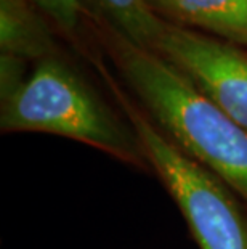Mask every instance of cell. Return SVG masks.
I'll list each match as a JSON object with an SVG mask.
<instances>
[{"label":"cell","instance_id":"cell-1","mask_svg":"<svg viewBox=\"0 0 247 249\" xmlns=\"http://www.w3.org/2000/svg\"><path fill=\"white\" fill-rule=\"evenodd\" d=\"M101 44L148 118L173 145L223 180L247 206V130L156 52L133 44L103 18Z\"/></svg>","mask_w":247,"mask_h":249},{"label":"cell","instance_id":"cell-2","mask_svg":"<svg viewBox=\"0 0 247 249\" xmlns=\"http://www.w3.org/2000/svg\"><path fill=\"white\" fill-rule=\"evenodd\" d=\"M0 130L66 137L136 169L151 171L143 145L129 121L120 119L58 55L35 63L21 89L2 103Z\"/></svg>","mask_w":247,"mask_h":249},{"label":"cell","instance_id":"cell-3","mask_svg":"<svg viewBox=\"0 0 247 249\" xmlns=\"http://www.w3.org/2000/svg\"><path fill=\"white\" fill-rule=\"evenodd\" d=\"M95 65L138 135L151 171L175 201L199 249H247L244 201L222 178L173 145L120 90L101 61Z\"/></svg>","mask_w":247,"mask_h":249},{"label":"cell","instance_id":"cell-4","mask_svg":"<svg viewBox=\"0 0 247 249\" xmlns=\"http://www.w3.org/2000/svg\"><path fill=\"white\" fill-rule=\"evenodd\" d=\"M152 52L247 130V52L201 31L165 21Z\"/></svg>","mask_w":247,"mask_h":249},{"label":"cell","instance_id":"cell-5","mask_svg":"<svg viewBox=\"0 0 247 249\" xmlns=\"http://www.w3.org/2000/svg\"><path fill=\"white\" fill-rule=\"evenodd\" d=\"M157 17L247 47V0H146Z\"/></svg>","mask_w":247,"mask_h":249},{"label":"cell","instance_id":"cell-6","mask_svg":"<svg viewBox=\"0 0 247 249\" xmlns=\"http://www.w3.org/2000/svg\"><path fill=\"white\" fill-rule=\"evenodd\" d=\"M0 49L26 61L56 55L49 26L28 0H0Z\"/></svg>","mask_w":247,"mask_h":249},{"label":"cell","instance_id":"cell-7","mask_svg":"<svg viewBox=\"0 0 247 249\" xmlns=\"http://www.w3.org/2000/svg\"><path fill=\"white\" fill-rule=\"evenodd\" d=\"M92 3L98 17L129 40L143 49H154L165 19L157 17L146 0H92Z\"/></svg>","mask_w":247,"mask_h":249},{"label":"cell","instance_id":"cell-8","mask_svg":"<svg viewBox=\"0 0 247 249\" xmlns=\"http://www.w3.org/2000/svg\"><path fill=\"white\" fill-rule=\"evenodd\" d=\"M65 31L67 36L77 33L83 7L81 0H29Z\"/></svg>","mask_w":247,"mask_h":249},{"label":"cell","instance_id":"cell-9","mask_svg":"<svg viewBox=\"0 0 247 249\" xmlns=\"http://www.w3.org/2000/svg\"><path fill=\"white\" fill-rule=\"evenodd\" d=\"M26 60L15 55H0V100L7 102L26 82Z\"/></svg>","mask_w":247,"mask_h":249}]
</instances>
